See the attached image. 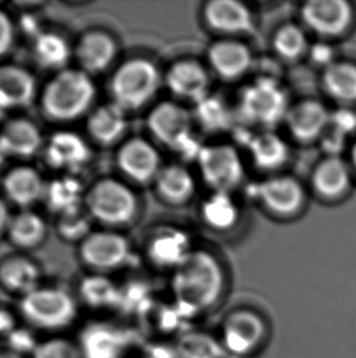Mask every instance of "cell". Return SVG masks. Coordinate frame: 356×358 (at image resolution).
<instances>
[{
  "instance_id": "cell-45",
  "label": "cell",
  "mask_w": 356,
  "mask_h": 358,
  "mask_svg": "<svg viewBox=\"0 0 356 358\" xmlns=\"http://www.w3.org/2000/svg\"><path fill=\"white\" fill-rule=\"evenodd\" d=\"M10 220L11 219H10L9 209L6 207L4 201L0 199V234L4 230H8Z\"/></svg>"
},
{
  "instance_id": "cell-35",
  "label": "cell",
  "mask_w": 356,
  "mask_h": 358,
  "mask_svg": "<svg viewBox=\"0 0 356 358\" xmlns=\"http://www.w3.org/2000/svg\"><path fill=\"white\" fill-rule=\"evenodd\" d=\"M34 58L44 69H63L71 57L68 42L58 34L42 32L34 38Z\"/></svg>"
},
{
  "instance_id": "cell-41",
  "label": "cell",
  "mask_w": 356,
  "mask_h": 358,
  "mask_svg": "<svg viewBox=\"0 0 356 358\" xmlns=\"http://www.w3.org/2000/svg\"><path fill=\"white\" fill-rule=\"evenodd\" d=\"M198 117L209 127V129H218L220 126L226 122V109L220 101L215 98H204L202 102L197 103Z\"/></svg>"
},
{
  "instance_id": "cell-30",
  "label": "cell",
  "mask_w": 356,
  "mask_h": 358,
  "mask_svg": "<svg viewBox=\"0 0 356 358\" xmlns=\"http://www.w3.org/2000/svg\"><path fill=\"white\" fill-rule=\"evenodd\" d=\"M248 148L251 159L261 169H276L288 159V145L271 131L251 136Z\"/></svg>"
},
{
  "instance_id": "cell-31",
  "label": "cell",
  "mask_w": 356,
  "mask_h": 358,
  "mask_svg": "<svg viewBox=\"0 0 356 358\" xmlns=\"http://www.w3.org/2000/svg\"><path fill=\"white\" fill-rule=\"evenodd\" d=\"M83 197L82 184L70 175H64L45 185L43 199L49 209L61 215L81 208Z\"/></svg>"
},
{
  "instance_id": "cell-23",
  "label": "cell",
  "mask_w": 356,
  "mask_h": 358,
  "mask_svg": "<svg viewBox=\"0 0 356 358\" xmlns=\"http://www.w3.org/2000/svg\"><path fill=\"white\" fill-rule=\"evenodd\" d=\"M75 53L84 73H101L114 62L117 48L109 34L91 31L80 39Z\"/></svg>"
},
{
  "instance_id": "cell-25",
  "label": "cell",
  "mask_w": 356,
  "mask_h": 358,
  "mask_svg": "<svg viewBox=\"0 0 356 358\" xmlns=\"http://www.w3.org/2000/svg\"><path fill=\"white\" fill-rule=\"evenodd\" d=\"M77 299L81 306L91 310H106L119 308L121 301V286L111 280L105 274L91 273L78 286Z\"/></svg>"
},
{
  "instance_id": "cell-47",
  "label": "cell",
  "mask_w": 356,
  "mask_h": 358,
  "mask_svg": "<svg viewBox=\"0 0 356 358\" xmlns=\"http://www.w3.org/2000/svg\"><path fill=\"white\" fill-rule=\"evenodd\" d=\"M6 157H8V155H6V152H5L4 148H3V145L0 143V165L3 164V162H4Z\"/></svg>"
},
{
  "instance_id": "cell-20",
  "label": "cell",
  "mask_w": 356,
  "mask_h": 358,
  "mask_svg": "<svg viewBox=\"0 0 356 358\" xmlns=\"http://www.w3.org/2000/svg\"><path fill=\"white\" fill-rule=\"evenodd\" d=\"M207 59L212 70L226 80L243 76L253 62L251 50L246 44L232 39H223L212 44L207 50Z\"/></svg>"
},
{
  "instance_id": "cell-2",
  "label": "cell",
  "mask_w": 356,
  "mask_h": 358,
  "mask_svg": "<svg viewBox=\"0 0 356 358\" xmlns=\"http://www.w3.org/2000/svg\"><path fill=\"white\" fill-rule=\"evenodd\" d=\"M81 307L73 292L60 286L43 284L20 299L16 310L24 324L49 336L63 335L71 329L78 322Z\"/></svg>"
},
{
  "instance_id": "cell-28",
  "label": "cell",
  "mask_w": 356,
  "mask_h": 358,
  "mask_svg": "<svg viewBox=\"0 0 356 358\" xmlns=\"http://www.w3.org/2000/svg\"><path fill=\"white\" fill-rule=\"evenodd\" d=\"M45 184L38 171L29 166L10 170L4 179V191L14 203L27 207L43 199Z\"/></svg>"
},
{
  "instance_id": "cell-48",
  "label": "cell",
  "mask_w": 356,
  "mask_h": 358,
  "mask_svg": "<svg viewBox=\"0 0 356 358\" xmlns=\"http://www.w3.org/2000/svg\"><path fill=\"white\" fill-rule=\"evenodd\" d=\"M352 162L353 166H354V169H355L356 171V142L355 145H354V147H353L352 150Z\"/></svg>"
},
{
  "instance_id": "cell-7",
  "label": "cell",
  "mask_w": 356,
  "mask_h": 358,
  "mask_svg": "<svg viewBox=\"0 0 356 358\" xmlns=\"http://www.w3.org/2000/svg\"><path fill=\"white\" fill-rule=\"evenodd\" d=\"M148 126L154 137L172 150L193 152L198 157L202 148L193 141V117L176 103L163 102L150 112Z\"/></svg>"
},
{
  "instance_id": "cell-21",
  "label": "cell",
  "mask_w": 356,
  "mask_h": 358,
  "mask_svg": "<svg viewBox=\"0 0 356 358\" xmlns=\"http://www.w3.org/2000/svg\"><path fill=\"white\" fill-rule=\"evenodd\" d=\"M204 17L207 24L220 34H243L253 29L251 11L236 0H214L207 3Z\"/></svg>"
},
{
  "instance_id": "cell-33",
  "label": "cell",
  "mask_w": 356,
  "mask_h": 358,
  "mask_svg": "<svg viewBox=\"0 0 356 358\" xmlns=\"http://www.w3.org/2000/svg\"><path fill=\"white\" fill-rule=\"evenodd\" d=\"M202 218L210 228L226 231L239 220V207L230 192H214L202 206Z\"/></svg>"
},
{
  "instance_id": "cell-34",
  "label": "cell",
  "mask_w": 356,
  "mask_h": 358,
  "mask_svg": "<svg viewBox=\"0 0 356 358\" xmlns=\"http://www.w3.org/2000/svg\"><path fill=\"white\" fill-rule=\"evenodd\" d=\"M8 234L15 246L22 250H31L44 241L47 225L38 214L24 210L10 220Z\"/></svg>"
},
{
  "instance_id": "cell-49",
  "label": "cell",
  "mask_w": 356,
  "mask_h": 358,
  "mask_svg": "<svg viewBox=\"0 0 356 358\" xmlns=\"http://www.w3.org/2000/svg\"><path fill=\"white\" fill-rule=\"evenodd\" d=\"M145 358V357H144Z\"/></svg>"
},
{
  "instance_id": "cell-27",
  "label": "cell",
  "mask_w": 356,
  "mask_h": 358,
  "mask_svg": "<svg viewBox=\"0 0 356 358\" xmlns=\"http://www.w3.org/2000/svg\"><path fill=\"white\" fill-rule=\"evenodd\" d=\"M88 132L101 145L120 140L127 129L126 110L115 102L98 107L88 117Z\"/></svg>"
},
{
  "instance_id": "cell-19",
  "label": "cell",
  "mask_w": 356,
  "mask_h": 358,
  "mask_svg": "<svg viewBox=\"0 0 356 358\" xmlns=\"http://www.w3.org/2000/svg\"><path fill=\"white\" fill-rule=\"evenodd\" d=\"M194 248L187 233L179 229H164L151 238L148 255L155 266L174 271L187 261Z\"/></svg>"
},
{
  "instance_id": "cell-32",
  "label": "cell",
  "mask_w": 356,
  "mask_h": 358,
  "mask_svg": "<svg viewBox=\"0 0 356 358\" xmlns=\"http://www.w3.org/2000/svg\"><path fill=\"white\" fill-rule=\"evenodd\" d=\"M325 91L338 102H356V65L334 62L325 68L322 75Z\"/></svg>"
},
{
  "instance_id": "cell-15",
  "label": "cell",
  "mask_w": 356,
  "mask_h": 358,
  "mask_svg": "<svg viewBox=\"0 0 356 358\" xmlns=\"http://www.w3.org/2000/svg\"><path fill=\"white\" fill-rule=\"evenodd\" d=\"M165 81L176 97L199 103L209 96V73L202 64L194 60L175 63L166 73Z\"/></svg>"
},
{
  "instance_id": "cell-43",
  "label": "cell",
  "mask_w": 356,
  "mask_h": 358,
  "mask_svg": "<svg viewBox=\"0 0 356 358\" xmlns=\"http://www.w3.org/2000/svg\"><path fill=\"white\" fill-rule=\"evenodd\" d=\"M14 43V24L9 16L0 10V57L9 52Z\"/></svg>"
},
{
  "instance_id": "cell-26",
  "label": "cell",
  "mask_w": 356,
  "mask_h": 358,
  "mask_svg": "<svg viewBox=\"0 0 356 358\" xmlns=\"http://www.w3.org/2000/svg\"><path fill=\"white\" fill-rule=\"evenodd\" d=\"M350 182V169L347 163L337 155H329L313 170V189L322 197H341L347 192Z\"/></svg>"
},
{
  "instance_id": "cell-11",
  "label": "cell",
  "mask_w": 356,
  "mask_h": 358,
  "mask_svg": "<svg viewBox=\"0 0 356 358\" xmlns=\"http://www.w3.org/2000/svg\"><path fill=\"white\" fill-rule=\"evenodd\" d=\"M80 257L93 273L105 274L126 266L131 258V245L120 234L91 233L81 242Z\"/></svg>"
},
{
  "instance_id": "cell-1",
  "label": "cell",
  "mask_w": 356,
  "mask_h": 358,
  "mask_svg": "<svg viewBox=\"0 0 356 358\" xmlns=\"http://www.w3.org/2000/svg\"><path fill=\"white\" fill-rule=\"evenodd\" d=\"M176 302L199 315L216 305L225 289V275L216 257L194 250L187 261L174 271L172 279Z\"/></svg>"
},
{
  "instance_id": "cell-38",
  "label": "cell",
  "mask_w": 356,
  "mask_h": 358,
  "mask_svg": "<svg viewBox=\"0 0 356 358\" xmlns=\"http://www.w3.org/2000/svg\"><path fill=\"white\" fill-rule=\"evenodd\" d=\"M31 358H82L76 339L65 335H49L39 341Z\"/></svg>"
},
{
  "instance_id": "cell-9",
  "label": "cell",
  "mask_w": 356,
  "mask_h": 358,
  "mask_svg": "<svg viewBox=\"0 0 356 358\" xmlns=\"http://www.w3.org/2000/svg\"><path fill=\"white\" fill-rule=\"evenodd\" d=\"M76 341L82 358H126L132 344L130 331L107 320L86 323Z\"/></svg>"
},
{
  "instance_id": "cell-39",
  "label": "cell",
  "mask_w": 356,
  "mask_h": 358,
  "mask_svg": "<svg viewBox=\"0 0 356 358\" xmlns=\"http://www.w3.org/2000/svg\"><path fill=\"white\" fill-rule=\"evenodd\" d=\"M91 214L75 209L59 215L58 231L68 241H81L91 235Z\"/></svg>"
},
{
  "instance_id": "cell-12",
  "label": "cell",
  "mask_w": 356,
  "mask_h": 358,
  "mask_svg": "<svg viewBox=\"0 0 356 358\" xmlns=\"http://www.w3.org/2000/svg\"><path fill=\"white\" fill-rule=\"evenodd\" d=\"M302 17L309 29L325 37H336L347 31L353 9L343 0H315L305 3Z\"/></svg>"
},
{
  "instance_id": "cell-13",
  "label": "cell",
  "mask_w": 356,
  "mask_h": 358,
  "mask_svg": "<svg viewBox=\"0 0 356 358\" xmlns=\"http://www.w3.org/2000/svg\"><path fill=\"white\" fill-rule=\"evenodd\" d=\"M119 168L124 174L137 182H149L156 179L161 170L159 152L144 138H131L117 153Z\"/></svg>"
},
{
  "instance_id": "cell-40",
  "label": "cell",
  "mask_w": 356,
  "mask_h": 358,
  "mask_svg": "<svg viewBox=\"0 0 356 358\" xmlns=\"http://www.w3.org/2000/svg\"><path fill=\"white\" fill-rule=\"evenodd\" d=\"M40 339L37 331L26 324L20 325L15 329L14 333L4 340L5 350H9L21 357L31 358L38 346Z\"/></svg>"
},
{
  "instance_id": "cell-18",
  "label": "cell",
  "mask_w": 356,
  "mask_h": 358,
  "mask_svg": "<svg viewBox=\"0 0 356 358\" xmlns=\"http://www.w3.org/2000/svg\"><path fill=\"white\" fill-rule=\"evenodd\" d=\"M43 285L40 266L24 256H10L0 262V286L17 299H22Z\"/></svg>"
},
{
  "instance_id": "cell-6",
  "label": "cell",
  "mask_w": 356,
  "mask_h": 358,
  "mask_svg": "<svg viewBox=\"0 0 356 358\" xmlns=\"http://www.w3.org/2000/svg\"><path fill=\"white\" fill-rule=\"evenodd\" d=\"M88 213L106 225H124L135 218L138 202L135 192L116 179L98 181L86 194Z\"/></svg>"
},
{
  "instance_id": "cell-3",
  "label": "cell",
  "mask_w": 356,
  "mask_h": 358,
  "mask_svg": "<svg viewBox=\"0 0 356 358\" xmlns=\"http://www.w3.org/2000/svg\"><path fill=\"white\" fill-rule=\"evenodd\" d=\"M96 97V86L83 70H61L44 88L42 107L50 119L71 121L82 117Z\"/></svg>"
},
{
  "instance_id": "cell-10",
  "label": "cell",
  "mask_w": 356,
  "mask_h": 358,
  "mask_svg": "<svg viewBox=\"0 0 356 358\" xmlns=\"http://www.w3.org/2000/svg\"><path fill=\"white\" fill-rule=\"evenodd\" d=\"M266 336L267 327L260 315L253 310H237L222 325L220 343L226 354L246 357L260 349Z\"/></svg>"
},
{
  "instance_id": "cell-16",
  "label": "cell",
  "mask_w": 356,
  "mask_h": 358,
  "mask_svg": "<svg viewBox=\"0 0 356 358\" xmlns=\"http://www.w3.org/2000/svg\"><path fill=\"white\" fill-rule=\"evenodd\" d=\"M284 121L297 140L310 142L326 132L331 124V114L322 103L308 99L289 108Z\"/></svg>"
},
{
  "instance_id": "cell-46",
  "label": "cell",
  "mask_w": 356,
  "mask_h": 358,
  "mask_svg": "<svg viewBox=\"0 0 356 358\" xmlns=\"http://www.w3.org/2000/svg\"><path fill=\"white\" fill-rule=\"evenodd\" d=\"M0 358H24L19 356V355L11 352L9 350H0Z\"/></svg>"
},
{
  "instance_id": "cell-8",
  "label": "cell",
  "mask_w": 356,
  "mask_h": 358,
  "mask_svg": "<svg viewBox=\"0 0 356 358\" xmlns=\"http://www.w3.org/2000/svg\"><path fill=\"white\" fill-rule=\"evenodd\" d=\"M197 160L202 180L214 192H231L241 184L244 166L235 147L228 145L202 147Z\"/></svg>"
},
{
  "instance_id": "cell-4",
  "label": "cell",
  "mask_w": 356,
  "mask_h": 358,
  "mask_svg": "<svg viewBox=\"0 0 356 358\" xmlns=\"http://www.w3.org/2000/svg\"><path fill=\"white\" fill-rule=\"evenodd\" d=\"M160 83L161 75L154 64L147 59H131L114 73L111 93L116 104L125 110H135L150 102Z\"/></svg>"
},
{
  "instance_id": "cell-5",
  "label": "cell",
  "mask_w": 356,
  "mask_h": 358,
  "mask_svg": "<svg viewBox=\"0 0 356 358\" xmlns=\"http://www.w3.org/2000/svg\"><path fill=\"white\" fill-rule=\"evenodd\" d=\"M289 108L285 90L274 78H258L242 91L239 98L243 117L262 127L283 121Z\"/></svg>"
},
{
  "instance_id": "cell-44",
  "label": "cell",
  "mask_w": 356,
  "mask_h": 358,
  "mask_svg": "<svg viewBox=\"0 0 356 358\" xmlns=\"http://www.w3.org/2000/svg\"><path fill=\"white\" fill-rule=\"evenodd\" d=\"M313 59L318 64H323L326 68L328 65L334 63L332 59V50L328 48L327 45H318L313 49Z\"/></svg>"
},
{
  "instance_id": "cell-24",
  "label": "cell",
  "mask_w": 356,
  "mask_h": 358,
  "mask_svg": "<svg viewBox=\"0 0 356 358\" xmlns=\"http://www.w3.org/2000/svg\"><path fill=\"white\" fill-rule=\"evenodd\" d=\"M0 143L8 157L27 158L36 155L43 145V137L37 125L26 119H15L0 131Z\"/></svg>"
},
{
  "instance_id": "cell-36",
  "label": "cell",
  "mask_w": 356,
  "mask_h": 358,
  "mask_svg": "<svg viewBox=\"0 0 356 358\" xmlns=\"http://www.w3.org/2000/svg\"><path fill=\"white\" fill-rule=\"evenodd\" d=\"M178 358H223L221 343L204 333H189L177 348Z\"/></svg>"
},
{
  "instance_id": "cell-17",
  "label": "cell",
  "mask_w": 356,
  "mask_h": 358,
  "mask_svg": "<svg viewBox=\"0 0 356 358\" xmlns=\"http://www.w3.org/2000/svg\"><path fill=\"white\" fill-rule=\"evenodd\" d=\"M44 157L54 169L73 171L87 163L91 150L81 136L71 131H59L49 138Z\"/></svg>"
},
{
  "instance_id": "cell-29",
  "label": "cell",
  "mask_w": 356,
  "mask_h": 358,
  "mask_svg": "<svg viewBox=\"0 0 356 358\" xmlns=\"http://www.w3.org/2000/svg\"><path fill=\"white\" fill-rule=\"evenodd\" d=\"M155 185L160 196L175 204L186 202L195 191V180L183 165L172 164L161 168Z\"/></svg>"
},
{
  "instance_id": "cell-42",
  "label": "cell",
  "mask_w": 356,
  "mask_h": 358,
  "mask_svg": "<svg viewBox=\"0 0 356 358\" xmlns=\"http://www.w3.org/2000/svg\"><path fill=\"white\" fill-rule=\"evenodd\" d=\"M20 325L21 318L17 310H13L8 306L0 305V340L4 341Z\"/></svg>"
},
{
  "instance_id": "cell-37",
  "label": "cell",
  "mask_w": 356,
  "mask_h": 358,
  "mask_svg": "<svg viewBox=\"0 0 356 358\" xmlns=\"http://www.w3.org/2000/svg\"><path fill=\"white\" fill-rule=\"evenodd\" d=\"M274 48L281 58L287 60L299 58L308 49L306 34L297 24H285L274 34Z\"/></svg>"
},
{
  "instance_id": "cell-22",
  "label": "cell",
  "mask_w": 356,
  "mask_h": 358,
  "mask_svg": "<svg viewBox=\"0 0 356 358\" xmlns=\"http://www.w3.org/2000/svg\"><path fill=\"white\" fill-rule=\"evenodd\" d=\"M36 94V81L31 73L15 65L0 66V108H24Z\"/></svg>"
},
{
  "instance_id": "cell-14",
  "label": "cell",
  "mask_w": 356,
  "mask_h": 358,
  "mask_svg": "<svg viewBox=\"0 0 356 358\" xmlns=\"http://www.w3.org/2000/svg\"><path fill=\"white\" fill-rule=\"evenodd\" d=\"M256 196L269 212L289 217L302 208L305 199L303 186L292 176H274L258 185Z\"/></svg>"
}]
</instances>
